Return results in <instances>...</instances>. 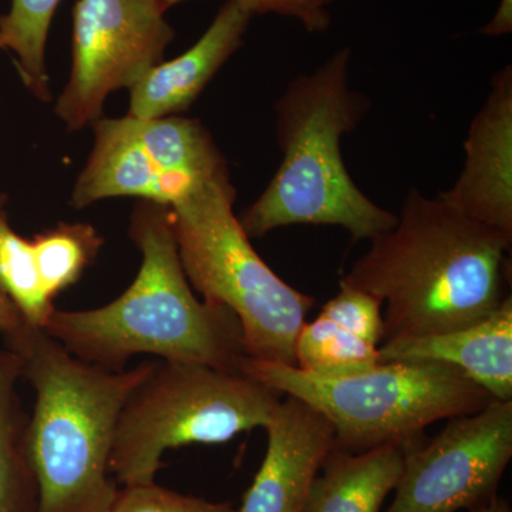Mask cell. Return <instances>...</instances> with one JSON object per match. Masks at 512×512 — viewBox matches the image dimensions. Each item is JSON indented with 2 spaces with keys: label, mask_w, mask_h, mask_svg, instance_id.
<instances>
[{
  "label": "cell",
  "mask_w": 512,
  "mask_h": 512,
  "mask_svg": "<svg viewBox=\"0 0 512 512\" xmlns=\"http://www.w3.org/2000/svg\"><path fill=\"white\" fill-rule=\"evenodd\" d=\"M511 242L413 188L397 224L370 239L342 281L386 305L383 342L450 332L503 302Z\"/></svg>",
  "instance_id": "1"
},
{
  "label": "cell",
  "mask_w": 512,
  "mask_h": 512,
  "mask_svg": "<svg viewBox=\"0 0 512 512\" xmlns=\"http://www.w3.org/2000/svg\"><path fill=\"white\" fill-rule=\"evenodd\" d=\"M128 234L143 258L130 288L101 308H55L42 329L77 359L111 372H123L131 357L144 353L242 372L248 355L241 323L225 306L192 292L170 208L144 201Z\"/></svg>",
  "instance_id": "2"
},
{
  "label": "cell",
  "mask_w": 512,
  "mask_h": 512,
  "mask_svg": "<svg viewBox=\"0 0 512 512\" xmlns=\"http://www.w3.org/2000/svg\"><path fill=\"white\" fill-rule=\"evenodd\" d=\"M349 47L315 72L289 82L275 103L276 140L284 154L258 200L239 218L249 238L289 225H336L353 241H370L397 224L357 187L342 156V138L370 110V100L350 84Z\"/></svg>",
  "instance_id": "3"
},
{
  "label": "cell",
  "mask_w": 512,
  "mask_h": 512,
  "mask_svg": "<svg viewBox=\"0 0 512 512\" xmlns=\"http://www.w3.org/2000/svg\"><path fill=\"white\" fill-rule=\"evenodd\" d=\"M8 339L35 390L29 458L37 512H109L117 495L109 461L121 409L153 362L111 372L26 323Z\"/></svg>",
  "instance_id": "4"
},
{
  "label": "cell",
  "mask_w": 512,
  "mask_h": 512,
  "mask_svg": "<svg viewBox=\"0 0 512 512\" xmlns=\"http://www.w3.org/2000/svg\"><path fill=\"white\" fill-rule=\"evenodd\" d=\"M229 173L195 188L170 208L178 254L192 288L235 313L248 357L295 366V345L315 298L266 265L234 214Z\"/></svg>",
  "instance_id": "5"
},
{
  "label": "cell",
  "mask_w": 512,
  "mask_h": 512,
  "mask_svg": "<svg viewBox=\"0 0 512 512\" xmlns=\"http://www.w3.org/2000/svg\"><path fill=\"white\" fill-rule=\"evenodd\" d=\"M242 372L298 397L335 429V450L363 453L421 441L426 427L473 414L493 400L454 367L431 362H380L349 376L323 377L296 366L245 357Z\"/></svg>",
  "instance_id": "6"
},
{
  "label": "cell",
  "mask_w": 512,
  "mask_h": 512,
  "mask_svg": "<svg viewBox=\"0 0 512 512\" xmlns=\"http://www.w3.org/2000/svg\"><path fill=\"white\" fill-rule=\"evenodd\" d=\"M282 397L244 372L153 362L121 409L109 471L126 485L154 483L165 451L227 443L265 427Z\"/></svg>",
  "instance_id": "7"
},
{
  "label": "cell",
  "mask_w": 512,
  "mask_h": 512,
  "mask_svg": "<svg viewBox=\"0 0 512 512\" xmlns=\"http://www.w3.org/2000/svg\"><path fill=\"white\" fill-rule=\"evenodd\" d=\"M89 160L70 198L74 208L116 197L171 207L195 188L229 173L227 161L200 120L101 117Z\"/></svg>",
  "instance_id": "8"
},
{
  "label": "cell",
  "mask_w": 512,
  "mask_h": 512,
  "mask_svg": "<svg viewBox=\"0 0 512 512\" xmlns=\"http://www.w3.org/2000/svg\"><path fill=\"white\" fill-rule=\"evenodd\" d=\"M160 0H77L72 70L55 113L69 131L94 126L111 93L133 89L163 63L175 32Z\"/></svg>",
  "instance_id": "9"
},
{
  "label": "cell",
  "mask_w": 512,
  "mask_h": 512,
  "mask_svg": "<svg viewBox=\"0 0 512 512\" xmlns=\"http://www.w3.org/2000/svg\"><path fill=\"white\" fill-rule=\"evenodd\" d=\"M512 458V400L448 419L429 441L404 448L402 476L386 512L476 510L497 497Z\"/></svg>",
  "instance_id": "10"
},
{
  "label": "cell",
  "mask_w": 512,
  "mask_h": 512,
  "mask_svg": "<svg viewBox=\"0 0 512 512\" xmlns=\"http://www.w3.org/2000/svg\"><path fill=\"white\" fill-rule=\"evenodd\" d=\"M264 429V461L237 512H305L313 484L335 448V429L311 404L285 394Z\"/></svg>",
  "instance_id": "11"
},
{
  "label": "cell",
  "mask_w": 512,
  "mask_h": 512,
  "mask_svg": "<svg viewBox=\"0 0 512 512\" xmlns=\"http://www.w3.org/2000/svg\"><path fill=\"white\" fill-rule=\"evenodd\" d=\"M466 163L441 200L471 220L512 238V69L491 79L483 107L471 121Z\"/></svg>",
  "instance_id": "12"
},
{
  "label": "cell",
  "mask_w": 512,
  "mask_h": 512,
  "mask_svg": "<svg viewBox=\"0 0 512 512\" xmlns=\"http://www.w3.org/2000/svg\"><path fill=\"white\" fill-rule=\"evenodd\" d=\"M380 362H431L457 369L495 400H512V298L466 328L384 340Z\"/></svg>",
  "instance_id": "13"
},
{
  "label": "cell",
  "mask_w": 512,
  "mask_h": 512,
  "mask_svg": "<svg viewBox=\"0 0 512 512\" xmlns=\"http://www.w3.org/2000/svg\"><path fill=\"white\" fill-rule=\"evenodd\" d=\"M382 302L340 281L339 291L305 322L295 345L296 367L323 377L349 376L380 363Z\"/></svg>",
  "instance_id": "14"
},
{
  "label": "cell",
  "mask_w": 512,
  "mask_h": 512,
  "mask_svg": "<svg viewBox=\"0 0 512 512\" xmlns=\"http://www.w3.org/2000/svg\"><path fill=\"white\" fill-rule=\"evenodd\" d=\"M252 15L228 0L190 50L160 63L130 90V116L158 119L190 109L229 57L244 43Z\"/></svg>",
  "instance_id": "15"
},
{
  "label": "cell",
  "mask_w": 512,
  "mask_h": 512,
  "mask_svg": "<svg viewBox=\"0 0 512 512\" xmlns=\"http://www.w3.org/2000/svg\"><path fill=\"white\" fill-rule=\"evenodd\" d=\"M403 447L363 453L333 448L313 484L305 512H380L403 471Z\"/></svg>",
  "instance_id": "16"
},
{
  "label": "cell",
  "mask_w": 512,
  "mask_h": 512,
  "mask_svg": "<svg viewBox=\"0 0 512 512\" xmlns=\"http://www.w3.org/2000/svg\"><path fill=\"white\" fill-rule=\"evenodd\" d=\"M22 363L15 352H0V512H19L23 485L37 488L29 458L30 416L18 394Z\"/></svg>",
  "instance_id": "17"
},
{
  "label": "cell",
  "mask_w": 512,
  "mask_h": 512,
  "mask_svg": "<svg viewBox=\"0 0 512 512\" xmlns=\"http://www.w3.org/2000/svg\"><path fill=\"white\" fill-rule=\"evenodd\" d=\"M62 0H10L0 16V50L16 56L20 77L33 96L52 100L46 69V45L53 16Z\"/></svg>",
  "instance_id": "18"
},
{
  "label": "cell",
  "mask_w": 512,
  "mask_h": 512,
  "mask_svg": "<svg viewBox=\"0 0 512 512\" xmlns=\"http://www.w3.org/2000/svg\"><path fill=\"white\" fill-rule=\"evenodd\" d=\"M103 244L100 232L84 222H60L32 239L37 274L50 301L79 282Z\"/></svg>",
  "instance_id": "19"
},
{
  "label": "cell",
  "mask_w": 512,
  "mask_h": 512,
  "mask_svg": "<svg viewBox=\"0 0 512 512\" xmlns=\"http://www.w3.org/2000/svg\"><path fill=\"white\" fill-rule=\"evenodd\" d=\"M0 289L22 315L26 325L43 328L53 301L47 298L37 274L32 241L20 237L9 224L6 195L0 194Z\"/></svg>",
  "instance_id": "20"
},
{
  "label": "cell",
  "mask_w": 512,
  "mask_h": 512,
  "mask_svg": "<svg viewBox=\"0 0 512 512\" xmlns=\"http://www.w3.org/2000/svg\"><path fill=\"white\" fill-rule=\"evenodd\" d=\"M109 512H237L229 503H211L202 498L174 493L158 485H126L117 491Z\"/></svg>",
  "instance_id": "21"
},
{
  "label": "cell",
  "mask_w": 512,
  "mask_h": 512,
  "mask_svg": "<svg viewBox=\"0 0 512 512\" xmlns=\"http://www.w3.org/2000/svg\"><path fill=\"white\" fill-rule=\"evenodd\" d=\"M165 9L173 8L184 0H160ZM239 5L254 15L276 13L302 23L311 33H323L330 26L329 6L336 0H237Z\"/></svg>",
  "instance_id": "22"
},
{
  "label": "cell",
  "mask_w": 512,
  "mask_h": 512,
  "mask_svg": "<svg viewBox=\"0 0 512 512\" xmlns=\"http://www.w3.org/2000/svg\"><path fill=\"white\" fill-rule=\"evenodd\" d=\"M23 325H25V320L22 315L5 295V292L0 289V332L5 333L6 336L12 335Z\"/></svg>",
  "instance_id": "23"
},
{
  "label": "cell",
  "mask_w": 512,
  "mask_h": 512,
  "mask_svg": "<svg viewBox=\"0 0 512 512\" xmlns=\"http://www.w3.org/2000/svg\"><path fill=\"white\" fill-rule=\"evenodd\" d=\"M511 30V8L510 0H503L500 12L497 13L493 22L484 29L485 35H503Z\"/></svg>",
  "instance_id": "24"
},
{
  "label": "cell",
  "mask_w": 512,
  "mask_h": 512,
  "mask_svg": "<svg viewBox=\"0 0 512 512\" xmlns=\"http://www.w3.org/2000/svg\"><path fill=\"white\" fill-rule=\"evenodd\" d=\"M470 512H511V508L510 504L503 500V498L495 497L490 503Z\"/></svg>",
  "instance_id": "25"
}]
</instances>
